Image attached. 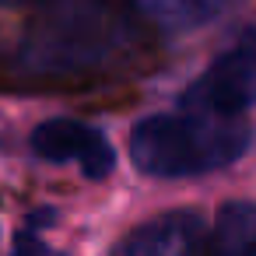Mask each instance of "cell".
<instances>
[{
  "label": "cell",
  "instance_id": "1",
  "mask_svg": "<svg viewBox=\"0 0 256 256\" xmlns=\"http://www.w3.org/2000/svg\"><path fill=\"white\" fill-rule=\"evenodd\" d=\"M151 25L112 0H50L0 53V92H81L154 64Z\"/></svg>",
  "mask_w": 256,
  "mask_h": 256
},
{
  "label": "cell",
  "instance_id": "6",
  "mask_svg": "<svg viewBox=\"0 0 256 256\" xmlns=\"http://www.w3.org/2000/svg\"><path fill=\"white\" fill-rule=\"evenodd\" d=\"M204 249L224 252V256H256V204L252 200L221 204L218 221H214Z\"/></svg>",
  "mask_w": 256,
  "mask_h": 256
},
{
  "label": "cell",
  "instance_id": "8",
  "mask_svg": "<svg viewBox=\"0 0 256 256\" xmlns=\"http://www.w3.org/2000/svg\"><path fill=\"white\" fill-rule=\"evenodd\" d=\"M14 249L22 252V249H36V252H46V246L39 242V238H25V235H18L14 238Z\"/></svg>",
  "mask_w": 256,
  "mask_h": 256
},
{
  "label": "cell",
  "instance_id": "3",
  "mask_svg": "<svg viewBox=\"0 0 256 256\" xmlns=\"http://www.w3.org/2000/svg\"><path fill=\"white\" fill-rule=\"evenodd\" d=\"M182 109L210 112V116H242L256 106V28L242 32L228 50L214 56V64L190 81L179 98Z\"/></svg>",
  "mask_w": 256,
  "mask_h": 256
},
{
  "label": "cell",
  "instance_id": "5",
  "mask_svg": "<svg viewBox=\"0 0 256 256\" xmlns=\"http://www.w3.org/2000/svg\"><path fill=\"white\" fill-rule=\"evenodd\" d=\"M204 242H207V232L200 214L168 210L137 224L112 249L123 256H186V252H204Z\"/></svg>",
  "mask_w": 256,
  "mask_h": 256
},
{
  "label": "cell",
  "instance_id": "4",
  "mask_svg": "<svg viewBox=\"0 0 256 256\" xmlns=\"http://www.w3.org/2000/svg\"><path fill=\"white\" fill-rule=\"evenodd\" d=\"M28 144L42 162H53V165L78 162L88 179H106L116 168V151L106 140V134L81 120H67V116L42 120L32 130Z\"/></svg>",
  "mask_w": 256,
  "mask_h": 256
},
{
  "label": "cell",
  "instance_id": "7",
  "mask_svg": "<svg viewBox=\"0 0 256 256\" xmlns=\"http://www.w3.org/2000/svg\"><path fill=\"white\" fill-rule=\"evenodd\" d=\"M232 0H134V11L151 28H176L186 32L207 18H214Z\"/></svg>",
  "mask_w": 256,
  "mask_h": 256
},
{
  "label": "cell",
  "instance_id": "2",
  "mask_svg": "<svg viewBox=\"0 0 256 256\" xmlns=\"http://www.w3.org/2000/svg\"><path fill=\"white\" fill-rule=\"evenodd\" d=\"M249 126L235 116L154 112L130 130V162L151 179H190L238 162L249 148Z\"/></svg>",
  "mask_w": 256,
  "mask_h": 256
}]
</instances>
